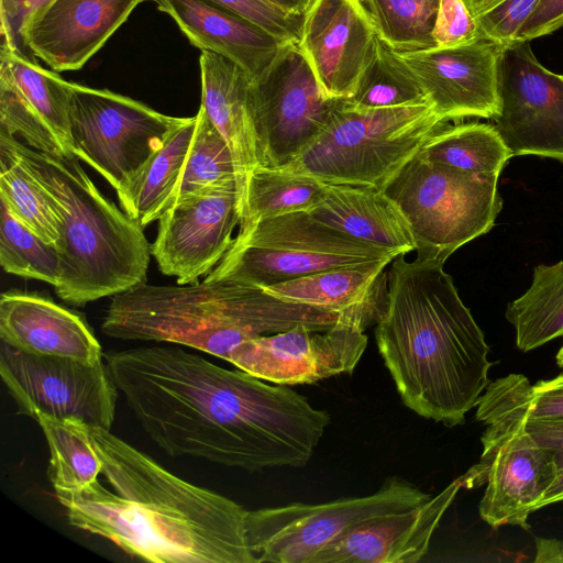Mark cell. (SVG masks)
Wrapping results in <instances>:
<instances>
[{"label": "cell", "instance_id": "48", "mask_svg": "<svg viewBox=\"0 0 563 563\" xmlns=\"http://www.w3.org/2000/svg\"><path fill=\"white\" fill-rule=\"evenodd\" d=\"M562 78H563V75H562Z\"/></svg>", "mask_w": 563, "mask_h": 563}, {"label": "cell", "instance_id": "25", "mask_svg": "<svg viewBox=\"0 0 563 563\" xmlns=\"http://www.w3.org/2000/svg\"><path fill=\"white\" fill-rule=\"evenodd\" d=\"M391 262L320 272L264 287L273 296L347 317L366 328L379 319Z\"/></svg>", "mask_w": 563, "mask_h": 563}, {"label": "cell", "instance_id": "17", "mask_svg": "<svg viewBox=\"0 0 563 563\" xmlns=\"http://www.w3.org/2000/svg\"><path fill=\"white\" fill-rule=\"evenodd\" d=\"M499 44L478 38L453 47L397 53L444 122L496 120L501 112Z\"/></svg>", "mask_w": 563, "mask_h": 563}, {"label": "cell", "instance_id": "19", "mask_svg": "<svg viewBox=\"0 0 563 563\" xmlns=\"http://www.w3.org/2000/svg\"><path fill=\"white\" fill-rule=\"evenodd\" d=\"M379 41L364 0H313L297 45L323 96L344 100L375 58Z\"/></svg>", "mask_w": 563, "mask_h": 563}, {"label": "cell", "instance_id": "16", "mask_svg": "<svg viewBox=\"0 0 563 563\" xmlns=\"http://www.w3.org/2000/svg\"><path fill=\"white\" fill-rule=\"evenodd\" d=\"M240 224L235 180L216 184L176 201L158 219L151 253L161 273L177 284L207 276L232 245Z\"/></svg>", "mask_w": 563, "mask_h": 563}, {"label": "cell", "instance_id": "42", "mask_svg": "<svg viewBox=\"0 0 563 563\" xmlns=\"http://www.w3.org/2000/svg\"><path fill=\"white\" fill-rule=\"evenodd\" d=\"M563 417V374L532 385L529 418L551 419Z\"/></svg>", "mask_w": 563, "mask_h": 563}, {"label": "cell", "instance_id": "1", "mask_svg": "<svg viewBox=\"0 0 563 563\" xmlns=\"http://www.w3.org/2000/svg\"><path fill=\"white\" fill-rule=\"evenodd\" d=\"M117 388L147 437L170 456L256 472L303 467L330 423L286 385H268L176 345L108 353Z\"/></svg>", "mask_w": 563, "mask_h": 563}, {"label": "cell", "instance_id": "6", "mask_svg": "<svg viewBox=\"0 0 563 563\" xmlns=\"http://www.w3.org/2000/svg\"><path fill=\"white\" fill-rule=\"evenodd\" d=\"M532 385L521 374L488 384L476 409L486 426L479 461L460 476L462 488L486 484L478 510L493 528L504 525L528 530L529 516L554 481V454L526 428Z\"/></svg>", "mask_w": 563, "mask_h": 563}, {"label": "cell", "instance_id": "43", "mask_svg": "<svg viewBox=\"0 0 563 563\" xmlns=\"http://www.w3.org/2000/svg\"><path fill=\"white\" fill-rule=\"evenodd\" d=\"M46 0H0L1 37L18 44V32L26 16Z\"/></svg>", "mask_w": 563, "mask_h": 563}, {"label": "cell", "instance_id": "46", "mask_svg": "<svg viewBox=\"0 0 563 563\" xmlns=\"http://www.w3.org/2000/svg\"><path fill=\"white\" fill-rule=\"evenodd\" d=\"M474 19L504 0H463Z\"/></svg>", "mask_w": 563, "mask_h": 563}, {"label": "cell", "instance_id": "11", "mask_svg": "<svg viewBox=\"0 0 563 563\" xmlns=\"http://www.w3.org/2000/svg\"><path fill=\"white\" fill-rule=\"evenodd\" d=\"M431 496L398 476L367 496L247 510L246 541L255 563H310L324 548L373 518L410 509Z\"/></svg>", "mask_w": 563, "mask_h": 563}, {"label": "cell", "instance_id": "8", "mask_svg": "<svg viewBox=\"0 0 563 563\" xmlns=\"http://www.w3.org/2000/svg\"><path fill=\"white\" fill-rule=\"evenodd\" d=\"M498 177L433 163L418 152L383 190L406 218L417 256L444 263L494 227L503 209Z\"/></svg>", "mask_w": 563, "mask_h": 563}, {"label": "cell", "instance_id": "35", "mask_svg": "<svg viewBox=\"0 0 563 563\" xmlns=\"http://www.w3.org/2000/svg\"><path fill=\"white\" fill-rule=\"evenodd\" d=\"M379 40L397 53L435 47L440 0H364Z\"/></svg>", "mask_w": 563, "mask_h": 563}, {"label": "cell", "instance_id": "44", "mask_svg": "<svg viewBox=\"0 0 563 563\" xmlns=\"http://www.w3.org/2000/svg\"><path fill=\"white\" fill-rule=\"evenodd\" d=\"M534 562L563 563V540L537 538Z\"/></svg>", "mask_w": 563, "mask_h": 563}, {"label": "cell", "instance_id": "22", "mask_svg": "<svg viewBox=\"0 0 563 563\" xmlns=\"http://www.w3.org/2000/svg\"><path fill=\"white\" fill-rule=\"evenodd\" d=\"M0 339L30 354L102 361L101 345L85 319L38 291L1 294Z\"/></svg>", "mask_w": 563, "mask_h": 563}, {"label": "cell", "instance_id": "4", "mask_svg": "<svg viewBox=\"0 0 563 563\" xmlns=\"http://www.w3.org/2000/svg\"><path fill=\"white\" fill-rule=\"evenodd\" d=\"M339 316L227 278L137 285L112 297L102 332L114 339L187 346L228 361L244 341L306 324L323 331Z\"/></svg>", "mask_w": 563, "mask_h": 563}, {"label": "cell", "instance_id": "18", "mask_svg": "<svg viewBox=\"0 0 563 563\" xmlns=\"http://www.w3.org/2000/svg\"><path fill=\"white\" fill-rule=\"evenodd\" d=\"M69 84L24 54L18 44L2 38L0 130L20 136L36 151L74 155L69 130Z\"/></svg>", "mask_w": 563, "mask_h": 563}, {"label": "cell", "instance_id": "36", "mask_svg": "<svg viewBox=\"0 0 563 563\" xmlns=\"http://www.w3.org/2000/svg\"><path fill=\"white\" fill-rule=\"evenodd\" d=\"M0 264L4 272L56 287L62 264L58 250L26 228L0 199Z\"/></svg>", "mask_w": 563, "mask_h": 563}, {"label": "cell", "instance_id": "39", "mask_svg": "<svg viewBox=\"0 0 563 563\" xmlns=\"http://www.w3.org/2000/svg\"><path fill=\"white\" fill-rule=\"evenodd\" d=\"M433 40L435 47H453L478 40L475 19L463 0H440Z\"/></svg>", "mask_w": 563, "mask_h": 563}, {"label": "cell", "instance_id": "12", "mask_svg": "<svg viewBox=\"0 0 563 563\" xmlns=\"http://www.w3.org/2000/svg\"><path fill=\"white\" fill-rule=\"evenodd\" d=\"M0 375L19 415L42 412L111 429L119 389L103 361L35 355L1 341Z\"/></svg>", "mask_w": 563, "mask_h": 563}, {"label": "cell", "instance_id": "37", "mask_svg": "<svg viewBox=\"0 0 563 563\" xmlns=\"http://www.w3.org/2000/svg\"><path fill=\"white\" fill-rule=\"evenodd\" d=\"M285 44H298L303 16L287 14L265 0H212Z\"/></svg>", "mask_w": 563, "mask_h": 563}, {"label": "cell", "instance_id": "45", "mask_svg": "<svg viewBox=\"0 0 563 563\" xmlns=\"http://www.w3.org/2000/svg\"><path fill=\"white\" fill-rule=\"evenodd\" d=\"M280 11L296 16H303L313 0H265Z\"/></svg>", "mask_w": 563, "mask_h": 563}, {"label": "cell", "instance_id": "38", "mask_svg": "<svg viewBox=\"0 0 563 563\" xmlns=\"http://www.w3.org/2000/svg\"><path fill=\"white\" fill-rule=\"evenodd\" d=\"M539 0H504L475 18L478 38L506 48L534 10Z\"/></svg>", "mask_w": 563, "mask_h": 563}, {"label": "cell", "instance_id": "34", "mask_svg": "<svg viewBox=\"0 0 563 563\" xmlns=\"http://www.w3.org/2000/svg\"><path fill=\"white\" fill-rule=\"evenodd\" d=\"M191 145L181 170L172 206L223 181L235 180L232 152L200 104Z\"/></svg>", "mask_w": 563, "mask_h": 563}, {"label": "cell", "instance_id": "29", "mask_svg": "<svg viewBox=\"0 0 563 563\" xmlns=\"http://www.w3.org/2000/svg\"><path fill=\"white\" fill-rule=\"evenodd\" d=\"M505 316L522 352L563 336V261L536 266L530 287L508 303Z\"/></svg>", "mask_w": 563, "mask_h": 563}, {"label": "cell", "instance_id": "41", "mask_svg": "<svg viewBox=\"0 0 563 563\" xmlns=\"http://www.w3.org/2000/svg\"><path fill=\"white\" fill-rule=\"evenodd\" d=\"M563 26V0H539L515 42H530Z\"/></svg>", "mask_w": 563, "mask_h": 563}, {"label": "cell", "instance_id": "31", "mask_svg": "<svg viewBox=\"0 0 563 563\" xmlns=\"http://www.w3.org/2000/svg\"><path fill=\"white\" fill-rule=\"evenodd\" d=\"M327 183L279 168L258 166L245 181L239 206L240 227L298 211H311Z\"/></svg>", "mask_w": 563, "mask_h": 563}, {"label": "cell", "instance_id": "3", "mask_svg": "<svg viewBox=\"0 0 563 563\" xmlns=\"http://www.w3.org/2000/svg\"><path fill=\"white\" fill-rule=\"evenodd\" d=\"M375 327L379 354L407 408L446 427L477 406L493 363L482 329L443 262L399 255Z\"/></svg>", "mask_w": 563, "mask_h": 563}, {"label": "cell", "instance_id": "30", "mask_svg": "<svg viewBox=\"0 0 563 563\" xmlns=\"http://www.w3.org/2000/svg\"><path fill=\"white\" fill-rule=\"evenodd\" d=\"M433 163L476 174L500 175L514 156L494 124H444L419 151Z\"/></svg>", "mask_w": 563, "mask_h": 563}, {"label": "cell", "instance_id": "5", "mask_svg": "<svg viewBox=\"0 0 563 563\" xmlns=\"http://www.w3.org/2000/svg\"><path fill=\"white\" fill-rule=\"evenodd\" d=\"M20 147L64 218L57 296L85 306L146 283L152 253L143 228L102 195L76 156Z\"/></svg>", "mask_w": 563, "mask_h": 563}, {"label": "cell", "instance_id": "40", "mask_svg": "<svg viewBox=\"0 0 563 563\" xmlns=\"http://www.w3.org/2000/svg\"><path fill=\"white\" fill-rule=\"evenodd\" d=\"M526 428L542 446L552 451L555 459V477L547 489L537 509L563 501V417L551 419H527Z\"/></svg>", "mask_w": 563, "mask_h": 563}, {"label": "cell", "instance_id": "33", "mask_svg": "<svg viewBox=\"0 0 563 563\" xmlns=\"http://www.w3.org/2000/svg\"><path fill=\"white\" fill-rule=\"evenodd\" d=\"M429 102L419 81L398 54L379 41L377 54L354 92L341 100L347 110L366 111Z\"/></svg>", "mask_w": 563, "mask_h": 563}, {"label": "cell", "instance_id": "10", "mask_svg": "<svg viewBox=\"0 0 563 563\" xmlns=\"http://www.w3.org/2000/svg\"><path fill=\"white\" fill-rule=\"evenodd\" d=\"M185 119L108 89L69 84L71 152L110 184L119 201Z\"/></svg>", "mask_w": 563, "mask_h": 563}, {"label": "cell", "instance_id": "21", "mask_svg": "<svg viewBox=\"0 0 563 563\" xmlns=\"http://www.w3.org/2000/svg\"><path fill=\"white\" fill-rule=\"evenodd\" d=\"M462 488L455 478L426 503L367 520L321 550L310 563H416Z\"/></svg>", "mask_w": 563, "mask_h": 563}, {"label": "cell", "instance_id": "47", "mask_svg": "<svg viewBox=\"0 0 563 563\" xmlns=\"http://www.w3.org/2000/svg\"><path fill=\"white\" fill-rule=\"evenodd\" d=\"M556 363L561 368H563V345L560 347L556 354Z\"/></svg>", "mask_w": 563, "mask_h": 563}, {"label": "cell", "instance_id": "2", "mask_svg": "<svg viewBox=\"0 0 563 563\" xmlns=\"http://www.w3.org/2000/svg\"><path fill=\"white\" fill-rule=\"evenodd\" d=\"M88 431L113 490L98 479L55 490L73 527L147 562L255 563L241 505L184 481L108 429Z\"/></svg>", "mask_w": 563, "mask_h": 563}, {"label": "cell", "instance_id": "32", "mask_svg": "<svg viewBox=\"0 0 563 563\" xmlns=\"http://www.w3.org/2000/svg\"><path fill=\"white\" fill-rule=\"evenodd\" d=\"M33 419L48 444V478L54 490H77L98 479L102 463L91 443L87 423L42 412Z\"/></svg>", "mask_w": 563, "mask_h": 563}, {"label": "cell", "instance_id": "28", "mask_svg": "<svg viewBox=\"0 0 563 563\" xmlns=\"http://www.w3.org/2000/svg\"><path fill=\"white\" fill-rule=\"evenodd\" d=\"M196 123V115L187 117L169 133L119 201L122 209L143 229L158 220L172 206Z\"/></svg>", "mask_w": 563, "mask_h": 563}, {"label": "cell", "instance_id": "23", "mask_svg": "<svg viewBox=\"0 0 563 563\" xmlns=\"http://www.w3.org/2000/svg\"><path fill=\"white\" fill-rule=\"evenodd\" d=\"M191 45L219 54L258 79L287 44L212 0H152Z\"/></svg>", "mask_w": 563, "mask_h": 563}, {"label": "cell", "instance_id": "26", "mask_svg": "<svg viewBox=\"0 0 563 563\" xmlns=\"http://www.w3.org/2000/svg\"><path fill=\"white\" fill-rule=\"evenodd\" d=\"M309 213L329 227L397 256L416 249L406 218L384 190L377 188L327 184L321 201Z\"/></svg>", "mask_w": 563, "mask_h": 563}, {"label": "cell", "instance_id": "27", "mask_svg": "<svg viewBox=\"0 0 563 563\" xmlns=\"http://www.w3.org/2000/svg\"><path fill=\"white\" fill-rule=\"evenodd\" d=\"M0 199L26 228L60 252L64 218L58 202L33 170L20 141L2 130Z\"/></svg>", "mask_w": 563, "mask_h": 563}, {"label": "cell", "instance_id": "15", "mask_svg": "<svg viewBox=\"0 0 563 563\" xmlns=\"http://www.w3.org/2000/svg\"><path fill=\"white\" fill-rule=\"evenodd\" d=\"M501 112L495 126L514 156L563 162V78L542 66L529 42H515L499 64Z\"/></svg>", "mask_w": 563, "mask_h": 563}, {"label": "cell", "instance_id": "24", "mask_svg": "<svg viewBox=\"0 0 563 563\" xmlns=\"http://www.w3.org/2000/svg\"><path fill=\"white\" fill-rule=\"evenodd\" d=\"M199 66L200 104L232 152L240 206L246 178L260 166L252 79L239 65L209 51H201Z\"/></svg>", "mask_w": 563, "mask_h": 563}, {"label": "cell", "instance_id": "20", "mask_svg": "<svg viewBox=\"0 0 563 563\" xmlns=\"http://www.w3.org/2000/svg\"><path fill=\"white\" fill-rule=\"evenodd\" d=\"M143 0H46L18 32V43L55 71L77 70Z\"/></svg>", "mask_w": 563, "mask_h": 563}, {"label": "cell", "instance_id": "13", "mask_svg": "<svg viewBox=\"0 0 563 563\" xmlns=\"http://www.w3.org/2000/svg\"><path fill=\"white\" fill-rule=\"evenodd\" d=\"M260 166L282 168L324 130L340 100L327 99L297 44L283 47L266 73L252 80Z\"/></svg>", "mask_w": 563, "mask_h": 563}, {"label": "cell", "instance_id": "14", "mask_svg": "<svg viewBox=\"0 0 563 563\" xmlns=\"http://www.w3.org/2000/svg\"><path fill=\"white\" fill-rule=\"evenodd\" d=\"M365 329L342 316L323 331L298 324L242 342L227 362L278 385L313 384L353 372L367 346Z\"/></svg>", "mask_w": 563, "mask_h": 563}, {"label": "cell", "instance_id": "7", "mask_svg": "<svg viewBox=\"0 0 563 563\" xmlns=\"http://www.w3.org/2000/svg\"><path fill=\"white\" fill-rule=\"evenodd\" d=\"M444 124L430 102L354 111L342 108L340 100L319 136L279 169L383 190Z\"/></svg>", "mask_w": 563, "mask_h": 563}, {"label": "cell", "instance_id": "9", "mask_svg": "<svg viewBox=\"0 0 563 563\" xmlns=\"http://www.w3.org/2000/svg\"><path fill=\"white\" fill-rule=\"evenodd\" d=\"M396 257L393 252L327 225L307 211H298L240 227L229 251L206 277L264 288Z\"/></svg>", "mask_w": 563, "mask_h": 563}]
</instances>
